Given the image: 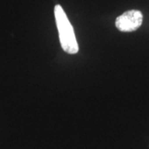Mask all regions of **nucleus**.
Listing matches in <instances>:
<instances>
[{
	"mask_svg": "<svg viewBox=\"0 0 149 149\" xmlns=\"http://www.w3.org/2000/svg\"><path fill=\"white\" fill-rule=\"evenodd\" d=\"M54 14L61 47L67 53L76 54L79 52V46L74 35V29L61 6H55Z\"/></svg>",
	"mask_w": 149,
	"mask_h": 149,
	"instance_id": "f257e3e1",
	"label": "nucleus"
},
{
	"mask_svg": "<svg viewBox=\"0 0 149 149\" xmlns=\"http://www.w3.org/2000/svg\"><path fill=\"white\" fill-rule=\"evenodd\" d=\"M143 20V16L140 11L129 10L118 17L115 21V26L120 32H133L141 27Z\"/></svg>",
	"mask_w": 149,
	"mask_h": 149,
	"instance_id": "f03ea898",
	"label": "nucleus"
}]
</instances>
